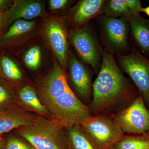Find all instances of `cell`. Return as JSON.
I'll return each mask as SVG.
<instances>
[{"mask_svg":"<svg viewBox=\"0 0 149 149\" xmlns=\"http://www.w3.org/2000/svg\"><path fill=\"white\" fill-rule=\"evenodd\" d=\"M122 71L114 56L104 51L100 69L93 83L92 100L88 106L92 116L111 117L140 95L136 86Z\"/></svg>","mask_w":149,"mask_h":149,"instance_id":"1","label":"cell"},{"mask_svg":"<svg viewBox=\"0 0 149 149\" xmlns=\"http://www.w3.org/2000/svg\"><path fill=\"white\" fill-rule=\"evenodd\" d=\"M39 98L51 118L58 120L65 128L80 124L92 116L89 106L78 98L71 88Z\"/></svg>","mask_w":149,"mask_h":149,"instance_id":"2","label":"cell"},{"mask_svg":"<svg viewBox=\"0 0 149 149\" xmlns=\"http://www.w3.org/2000/svg\"><path fill=\"white\" fill-rule=\"evenodd\" d=\"M16 131L35 149H68L64 127L52 118L38 116L34 122Z\"/></svg>","mask_w":149,"mask_h":149,"instance_id":"3","label":"cell"},{"mask_svg":"<svg viewBox=\"0 0 149 149\" xmlns=\"http://www.w3.org/2000/svg\"><path fill=\"white\" fill-rule=\"evenodd\" d=\"M100 40L105 52L114 56L129 53L130 25L124 17L115 18L99 15L96 17Z\"/></svg>","mask_w":149,"mask_h":149,"instance_id":"4","label":"cell"},{"mask_svg":"<svg viewBox=\"0 0 149 149\" xmlns=\"http://www.w3.org/2000/svg\"><path fill=\"white\" fill-rule=\"evenodd\" d=\"M69 38L83 62L98 74L101 66L104 50L93 26L86 24L83 27L71 29Z\"/></svg>","mask_w":149,"mask_h":149,"instance_id":"5","label":"cell"},{"mask_svg":"<svg viewBox=\"0 0 149 149\" xmlns=\"http://www.w3.org/2000/svg\"><path fill=\"white\" fill-rule=\"evenodd\" d=\"M97 149H113L125 135L112 117L92 116L80 124Z\"/></svg>","mask_w":149,"mask_h":149,"instance_id":"6","label":"cell"},{"mask_svg":"<svg viewBox=\"0 0 149 149\" xmlns=\"http://www.w3.org/2000/svg\"><path fill=\"white\" fill-rule=\"evenodd\" d=\"M116 60L136 86L149 110V59L131 45L129 54L116 56Z\"/></svg>","mask_w":149,"mask_h":149,"instance_id":"7","label":"cell"},{"mask_svg":"<svg viewBox=\"0 0 149 149\" xmlns=\"http://www.w3.org/2000/svg\"><path fill=\"white\" fill-rule=\"evenodd\" d=\"M111 117L124 134L149 132V110L140 94L128 106Z\"/></svg>","mask_w":149,"mask_h":149,"instance_id":"8","label":"cell"},{"mask_svg":"<svg viewBox=\"0 0 149 149\" xmlns=\"http://www.w3.org/2000/svg\"><path fill=\"white\" fill-rule=\"evenodd\" d=\"M69 79L77 96L83 103L89 106L93 95V83L91 72L88 68L71 54L68 56V67Z\"/></svg>","mask_w":149,"mask_h":149,"instance_id":"9","label":"cell"},{"mask_svg":"<svg viewBox=\"0 0 149 149\" xmlns=\"http://www.w3.org/2000/svg\"><path fill=\"white\" fill-rule=\"evenodd\" d=\"M45 33L51 49L65 71L68 68V45L64 24L58 19H51L45 24Z\"/></svg>","mask_w":149,"mask_h":149,"instance_id":"10","label":"cell"},{"mask_svg":"<svg viewBox=\"0 0 149 149\" xmlns=\"http://www.w3.org/2000/svg\"><path fill=\"white\" fill-rule=\"evenodd\" d=\"M38 116L17 106L0 111V136L13 129L31 124Z\"/></svg>","mask_w":149,"mask_h":149,"instance_id":"11","label":"cell"},{"mask_svg":"<svg viewBox=\"0 0 149 149\" xmlns=\"http://www.w3.org/2000/svg\"><path fill=\"white\" fill-rule=\"evenodd\" d=\"M127 19L133 45L146 57L149 56V19L138 14H132Z\"/></svg>","mask_w":149,"mask_h":149,"instance_id":"12","label":"cell"},{"mask_svg":"<svg viewBox=\"0 0 149 149\" xmlns=\"http://www.w3.org/2000/svg\"><path fill=\"white\" fill-rule=\"evenodd\" d=\"M105 0H82L74 8L71 17L72 26H82L93 18L102 15Z\"/></svg>","mask_w":149,"mask_h":149,"instance_id":"13","label":"cell"},{"mask_svg":"<svg viewBox=\"0 0 149 149\" xmlns=\"http://www.w3.org/2000/svg\"><path fill=\"white\" fill-rule=\"evenodd\" d=\"M43 13L42 5L32 1H14L10 8L5 13L6 26L19 18L32 19Z\"/></svg>","mask_w":149,"mask_h":149,"instance_id":"14","label":"cell"},{"mask_svg":"<svg viewBox=\"0 0 149 149\" xmlns=\"http://www.w3.org/2000/svg\"><path fill=\"white\" fill-rule=\"evenodd\" d=\"M19 107L25 110L33 112L42 117L50 118V113L40 101L34 89L26 86L21 89L18 94Z\"/></svg>","mask_w":149,"mask_h":149,"instance_id":"15","label":"cell"},{"mask_svg":"<svg viewBox=\"0 0 149 149\" xmlns=\"http://www.w3.org/2000/svg\"><path fill=\"white\" fill-rule=\"evenodd\" d=\"M65 134L68 149H97L80 124L65 128Z\"/></svg>","mask_w":149,"mask_h":149,"instance_id":"16","label":"cell"},{"mask_svg":"<svg viewBox=\"0 0 149 149\" xmlns=\"http://www.w3.org/2000/svg\"><path fill=\"white\" fill-rule=\"evenodd\" d=\"M132 14L126 6L125 0L105 1L102 10V15L112 18H127Z\"/></svg>","mask_w":149,"mask_h":149,"instance_id":"17","label":"cell"},{"mask_svg":"<svg viewBox=\"0 0 149 149\" xmlns=\"http://www.w3.org/2000/svg\"><path fill=\"white\" fill-rule=\"evenodd\" d=\"M34 21L19 20L14 22L8 30L0 36V45L9 43L23 34L29 32L35 26Z\"/></svg>","mask_w":149,"mask_h":149,"instance_id":"18","label":"cell"},{"mask_svg":"<svg viewBox=\"0 0 149 149\" xmlns=\"http://www.w3.org/2000/svg\"><path fill=\"white\" fill-rule=\"evenodd\" d=\"M149 148V140L143 136L125 137L115 146L114 149H146Z\"/></svg>","mask_w":149,"mask_h":149,"instance_id":"19","label":"cell"},{"mask_svg":"<svg viewBox=\"0 0 149 149\" xmlns=\"http://www.w3.org/2000/svg\"><path fill=\"white\" fill-rule=\"evenodd\" d=\"M0 66L3 74L9 80L18 81L22 79L21 71L15 62L7 56L1 58Z\"/></svg>","mask_w":149,"mask_h":149,"instance_id":"20","label":"cell"},{"mask_svg":"<svg viewBox=\"0 0 149 149\" xmlns=\"http://www.w3.org/2000/svg\"><path fill=\"white\" fill-rule=\"evenodd\" d=\"M41 51L38 46H35L27 51L24 56V61L29 68L37 69L41 62Z\"/></svg>","mask_w":149,"mask_h":149,"instance_id":"21","label":"cell"},{"mask_svg":"<svg viewBox=\"0 0 149 149\" xmlns=\"http://www.w3.org/2000/svg\"><path fill=\"white\" fill-rule=\"evenodd\" d=\"M4 149H35L26 140L17 137L9 138L5 143Z\"/></svg>","mask_w":149,"mask_h":149,"instance_id":"22","label":"cell"},{"mask_svg":"<svg viewBox=\"0 0 149 149\" xmlns=\"http://www.w3.org/2000/svg\"><path fill=\"white\" fill-rule=\"evenodd\" d=\"M126 6L132 14H140L142 7L140 0H125Z\"/></svg>","mask_w":149,"mask_h":149,"instance_id":"23","label":"cell"},{"mask_svg":"<svg viewBox=\"0 0 149 149\" xmlns=\"http://www.w3.org/2000/svg\"><path fill=\"white\" fill-rule=\"evenodd\" d=\"M11 99L12 96L8 90L0 84V106L8 104Z\"/></svg>","mask_w":149,"mask_h":149,"instance_id":"24","label":"cell"},{"mask_svg":"<svg viewBox=\"0 0 149 149\" xmlns=\"http://www.w3.org/2000/svg\"><path fill=\"white\" fill-rule=\"evenodd\" d=\"M67 0H50L49 3L50 8L52 10H57L64 8L67 4Z\"/></svg>","mask_w":149,"mask_h":149,"instance_id":"25","label":"cell"},{"mask_svg":"<svg viewBox=\"0 0 149 149\" xmlns=\"http://www.w3.org/2000/svg\"><path fill=\"white\" fill-rule=\"evenodd\" d=\"M13 1L8 0H0V11L5 13L10 8Z\"/></svg>","mask_w":149,"mask_h":149,"instance_id":"26","label":"cell"},{"mask_svg":"<svg viewBox=\"0 0 149 149\" xmlns=\"http://www.w3.org/2000/svg\"><path fill=\"white\" fill-rule=\"evenodd\" d=\"M6 26L5 13L0 11V33Z\"/></svg>","mask_w":149,"mask_h":149,"instance_id":"27","label":"cell"},{"mask_svg":"<svg viewBox=\"0 0 149 149\" xmlns=\"http://www.w3.org/2000/svg\"><path fill=\"white\" fill-rule=\"evenodd\" d=\"M141 12L146 13L149 17V6L146 8H143L141 10Z\"/></svg>","mask_w":149,"mask_h":149,"instance_id":"28","label":"cell"},{"mask_svg":"<svg viewBox=\"0 0 149 149\" xmlns=\"http://www.w3.org/2000/svg\"><path fill=\"white\" fill-rule=\"evenodd\" d=\"M5 145V143L2 139H0V149H4Z\"/></svg>","mask_w":149,"mask_h":149,"instance_id":"29","label":"cell"},{"mask_svg":"<svg viewBox=\"0 0 149 149\" xmlns=\"http://www.w3.org/2000/svg\"><path fill=\"white\" fill-rule=\"evenodd\" d=\"M142 136H143V137H144V138H146V139L149 140V132H148V133H145V134H142Z\"/></svg>","mask_w":149,"mask_h":149,"instance_id":"30","label":"cell"},{"mask_svg":"<svg viewBox=\"0 0 149 149\" xmlns=\"http://www.w3.org/2000/svg\"><path fill=\"white\" fill-rule=\"evenodd\" d=\"M146 149H149V148H148Z\"/></svg>","mask_w":149,"mask_h":149,"instance_id":"31","label":"cell"},{"mask_svg":"<svg viewBox=\"0 0 149 149\" xmlns=\"http://www.w3.org/2000/svg\"><path fill=\"white\" fill-rule=\"evenodd\" d=\"M0 139H1V136H0Z\"/></svg>","mask_w":149,"mask_h":149,"instance_id":"32","label":"cell"},{"mask_svg":"<svg viewBox=\"0 0 149 149\" xmlns=\"http://www.w3.org/2000/svg\"><path fill=\"white\" fill-rule=\"evenodd\" d=\"M113 149H114V148H113Z\"/></svg>","mask_w":149,"mask_h":149,"instance_id":"33","label":"cell"}]
</instances>
